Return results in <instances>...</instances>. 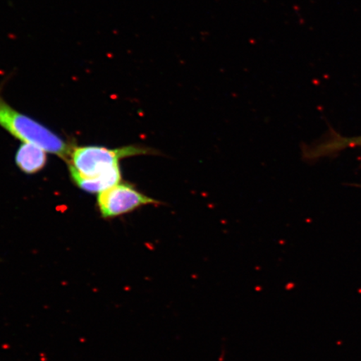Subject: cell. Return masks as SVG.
<instances>
[{"instance_id":"cell-1","label":"cell","mask_w":361,"mask_h":361,"mask_svg":"<svg viewBox=\"0 0 361 361\" xmlns=\"http://www.w3.org/2000/svg\"><path fill=\"white\" fill-rule=\"evenodd\" d=\"M6 82V80H4L0 83V126L23 142L34 144L45 152L69 161L75 147L47 126L18 111L4 100L2 90Z\"/></svg>"},{"instance_id":"cell-2","label":"cell","mask_w":361,"mask_h":361,"mask_svg":"<svg viewBox=\"0 0 361 361\" xmlns=\"http://www.w3.org/2000/svg\"><path fill=\"white\" fill-rule=\"evenodd\" d=\"M151 148L128 146L110 149L104 147H75L69 161L71 176L93 179L120 168V161L126 157L140 155H155Z\"/></svg>"},{"instance_id":"cell-3","label":"cell","mask_w":361,"mask_h":361,"mask_svg":"<svg viewBox=\"0 0 361 361\" xmlns=\"http://www.w3.org/2000/svg\"><path fill=\"white\" fill-rule=\"evenodd\" d=\"M97 203L102 218L110 219L161 202L139 192L132 185L119 183L99 194Z\"/></svg>"},{"instance_id":"cell-4","label":"cell","mask_w":361,"mask_h":361,"mask_svg":"<svg viewBox=\"0 0 361 361\" xmlns=\"http://www.w3.org/2000/svg\"><path fill=\"white\" fill-rule=\"evenodd\" d=\"M47 152L34 144L24 142L16 152V164L26 174L39 173L47 164Z\"/></svg>"},{"instance_id":"cell-5","label":"cell","mask_w":361,"mask_h":361,"mask_svg":"<svg viewBox=\"0 0 361 361\" xmlns=\"http://www.w3.org/2000/svg\"><path fill=\"white\" fill-rule=\"evenodd\" d=\"M361 147V135L355 137H343L340 135L333 133L319 142L317 145L306 148L304 152L307 159H314L320 157L334 154L343 149Z\"/></svg>"},{"instance_id":"cell-6","label":"cell","mask_w":361,"mask_h":361,"mask_svg":"<svg viewBox=\"0 0 361 361\" xmlns=\"http://www.w3.org/2000/svg\"><path fill=\"white\" fill-rule=\"evenodd\" d=\"M71 178L76 186L82 189L85 192L100 194L107 190V189L121 183V166L97 178L85 179L76 177V176H71Z\"/></svg>"}]
</instances>
